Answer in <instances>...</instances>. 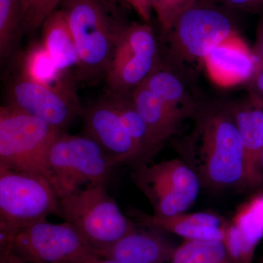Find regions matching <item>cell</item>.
Wrapping results in <instances>:
<instances>
[{
	"label": "cell",
	"mask_w": 263,
	"mask_h": 263,
	"mask_svg": "<svg viewBox=\"0 0 263 263\" xmlns=\"http://www.w3.org/2000/svg\"><path fill=\"white\" fill-rule=\"evenodd\" d=\"M131 94L108 93V96L117 110L123 127L139 151L141 156L139 169H141L151 162L148 129L133 102Z\"/></svg>",
	"instance_id": "cell-22"
},
{
	"label": "cell",
	"mask_w": 263,
	"mask_h": 263,
	"mask_svg": "<svg viewBox=\"0 0 263 263\" xmlns=\"http://www.w3.org/2000/svg\"><path fill=\"white\" fill-rule=\"evenodd\" d=\"M83 133L95 140L119 164L140 168L138 148L123 127L117 110L107 96L84 109Z\"/></svg>",
	"instance_id": "cell-12"
},
{
	"label": "cell",
	"mask_w": 263,
	"mask_h": 263,
	"mask_svg": "<svg viewBox=\"0 0 263 263\" xmlns=\"http://www.w3.org/2000/svg\"><path fill=\"white\" fill-rule=\"evenodd\" d=\"M106 186L87 185L60 198L59 216L70 223L94 252L120 239L138 226L123 214Z\"/></svg>",
	"instance_id": "cell-5"
},
{
	"label": "cell",
	"mask_w": 263,
	"mask_h": 263,
	"mask_svg": "<svg viewBox=\"0 0 263 263\" xmlns=\"http://www.w3.org/2000/svg\"><path fill=\"white\" fill-rule=\"evenodd\" d=\"M203 65L214 84L228 88L249 82L257 69V60L253 50L235 32L209 53Z\"/></svg>",
	"instance_id": "cell-14"
},
{
	"label": "cell",
	"mask_w": 263,
	"mask_h": 263,
	"mask_svg": "<svg viewBox=\"0 0 263 263\" xmlns=\"http://www.w3.org/2000/svg\"><path fill=\"white\" fill-rule=\"evenodd\" d=\"M227 4L238 8H251L261 3L262 0H221Z\"/></svg>",
	"instance_id": "cell-31"
},
{
	"label": "cell",
	"mask_w": 263,
	"mask_h": 263,
	"mask_svg": "<svg viewBox=\"0 0 263 263\" xmlns=\"http://www.w3.org/2000/svg\"><path fill=\"white\" fill-rule=\"evenodd\" d=\"M131 95L148 129L149 159L152 161L164 143L174 136L183 120L144 84L138 86Z\"/></svg>",
	"instance_id": "cell-17"
},
{
	"label": "cell",
	"mask_w": 263,
	"mask_h": 263,
	"mask_svg": "<svg viewBox=\"0 0 263 263\" xmlns=\"http://www.w3.org/2000/svg\"><path fill=\"white\" fill-rule=\"evenodd\" d=\"M170 263H235L220 240H185Z\"/></svg>",
	"instance_id": "cell-23"
},
{
	"label": "cell",
	"mask_w": 263,
	"mask_h": 263,
	"mask_svg": "<svg viewBox=\"0 0 263 263\" xmlns=\"http://www.w3.org/2000/svg\"><path fill=\"white\" fill-rule=\"evenodd\" d=\"M160 65L152 27L148 23L124 26L105 77L108 93L133 92Z\"/></svg>",
	"instance_id": "cell-9"
},
{
	"label": "cell",
	"mask_w": 263,
	"mask_h": 263,
	"mask_svg": "<svg viewBox=\"0 0 263 263\" xmlns=\"http://www.w3.org/2000/svg\"><path fill=\"white\" fill-rule=\"evenodd\" d=\"M112 1H124V0H112Z\"/></svg>",
	"instance_id": "cell-34"
},
{
	"label": "cell",
	"mask_w": 263,
	"mask_h": 263,
	"mask_svg": "<svg viewBox=\"0 0 263 263\" xmlns=\"http://www.w3.org/2000/svg\"><path fill=\"white\" fill-rule=\"evenodd\" d=\"M235 32V24L226 12L197 2L183 10L165 33L170 57L178 65H203L209 53Z\"/></svg>",
	"instance_id": "cell-7"
},
{
	"label": "cell",
	"mask_w": 263,
	"mask_h": 263,
	"mask_svg": "<svg viewBox=\"0 0 263 263\" xmlns=\"http://www.w3.org/2000/svg\"><path fill=\"white\" fill-rule=\"evenodd\" d=\"M181 119L196 114L197 105L182 81L172 70L160 65L143 83Z\"/></svg>",
	"instance_id": "cell-21"
},
{
	"label": "cell",
	"mask_w": 263,
	"mask_h": 263,
	"mask_svg": "<svg viewBox=\"0 0 263 263\" xmlns=\"http://www.w3.org/2000/svg\"><path fill=\"white\" fill-rule=\"evenodd\" d=\"M63 0H22L24 30L31 34L42 27L45 21Z\"/></svg>",
	"instance_id": "cell-25"
},
{
	"label": "cell",
	"mask_w": 263,
	"mask_h": 263,
	"mask_svg": "<svg viewBox=\"0 0 263 263\" xmlns=\"http://www.w3.org/2000/svg\"><path fill=\"white\" fill-rule=\"evenodd\" d=\"M8 104L62 131L82 117L84 110L77 93L43 86L21 73L10 83Z\"/></svg>",
	"instance_id": "cell-11"
},
{
	"label": "cell",
	"mask_w": 263,
	"mask_h": 263,
	"mask_svg": "<svg viewBox=\"0 0 263 263\" xmlns=\"http://www.w3.org/2000/svg\"><path fill=\"white\" fill-rule=\"evenodd\" d=\"M11 249L27 263H71L98 256L67 221L44 220L26 227L15 234Z\"/></svg>",
	"instance_id": "cell-10"
},
{
	"label": "cell",
	"mask_w": 263,
	"mask_h": 263,
	"mask_svg": "<svg viewBox=\"0 0 263 263\" xmlns=\"http://www.w3.org/2000/svg\"><path fill=\"white\" fill-rule=\"evenodd\" d=\"M202 0H152V10L157 15L162 30L168 32L181 13Z\"/></svg>",
	"instance_id": "cell-26"
},
{
	"label": "cell",
	"mask_w": 263,
	"mask_h": 263,
	"mask_svg": "<svg viewBox=\"0 0 263 263\" xmlns=\"http://www.w3.org/2000/svg\"><path fill=\"white\" fill-rule=\"evenodd\" d=\"M164 233L138 224L136 229L95 253L123 263H170L177 247Z\"/></svg>",
	"instance_id": "cell-13"
},
{
	"label": "cell",
	"mask_w": 263,
	"mask_h": 263,
	"mask_svg": "<svg viewBox=\"0 0 263 263\" xmlns=\"http://www.w3.org/2000/svg\"><path fill=\"white\" fill-rule=\"evenodd\" d=\"M250 84L252 100L251 103L263 108V68L259 67L249 81Z\"/></svg>",
	"instance_id": "cell-27"
},
{
	"label": "cell",
	"mask_w": 263,
	"mask_h": 263,
	"mask_svg": "<svg viewBox=\"0 0 263 263\" xmlns=\"http://www.w3.org/2000/svg\"><path fill=\"white\" fill-rule=\"evenodd\" d=\"M252 50L257 60V68H263V21L259 22L257 27L255 44Z\"/></svg>",
	"instance_id": "cell-29"
},
{
	"label": "cell",
	"mask_w": 263,
	"mask_h": 263,
	"mask_svg": "<svg viewBox=\"0 0 263 263\" xmlns=\"http://www.w3.org/2000/svg\"><path fill=\"white\" fill-rule=\"evenodd\" d=\"M133 179L149 200L153 214L162 217L186 213L201 186L196 173L181 158L149 164L135 171Z\"/></svg>",
	"instance_id": "cell-8"
},
{
	"label": "cell",
	"mask_w": 263,
	"mask_h": 263,
	"mask_svg": "<svg viewBox=\"0 0 263 263\" xmlns=\"http://www.w3.org/2000/svg\"><path fill=\"white\" fill-rule=\"evenodd\" d=\"M180 153L204 187L217 191L255 187L231 109H210L200 114Z\"/></svg>",
	"instance_id": "cell-1"
},
{
	"label": "cell",
	"mask_w": 263,
	"mask_h": 263,
	"mask_svg": "<svg viewBox=\"0 0 263 263\" xmlns=\"http://www.w3.org/2000/svg\"><path fill=\"white\" fill-rule=\"evenodd\" d=\"M261 263H263V256H262V262H261Z\"/></svg>",
	"instance_id": "cell-35"
},
{
	"label": "cell",
	"mask_w": 263,
	"mask_h": 263,
	"mask_svg": "<svg viewBox=\"0 0 263 263\" xmlns=\"http://www.w3.org/2000/svg\"><path fill=\"white\" fill-rule=\"evenodd\" d=\"M263 238V192L241 205L227 226L223 243L235 263H253Z\"/></svg>",
	"instance_id": "cell-16"
},
{
	"label": "cell",
	"mask_w": 263,
	"mask_h": 263,
	"mask_svg": "<svg viewBox=\"0 0 263 263\" xmlns=\"http://www.w3.org/2000/svg\"><path fill=\"white\" fill-rule=\"evenodd\" d=\"M71 263H123L119 262V261L116 260V259L104 258V257H100L99 256L92 257L84 260L79 261V262H71Z\"/></svg>",
	"instance_id": "cell-32"
},
{
	"label": "cell",
	"mask_w": 263,
	"mask_h": 263,
	"mask_svg": "<svg viewBox=\"0 0 263 263\" xmlns=\"http://www.w3.org/2000/svg\"><path fill=\"white\" fill-rule=\"evenodd\" d=\"M48 163L59 197L73 193L83 185L108 183L119 165L95 140L86 135L60 132L52 143Z\"/></svg>",
	"instance_id": "cell-6"
},
{
	"label": "cell",
	"mask_w": 263,
	"mask_h": 263,
	"mask_svg": "<svg viewBox=\"0 0 263 263\" xmlns=\"http://www.w3.org/2000/svg\"><path fill=\"white\" fill-rule=\"evenodd\" d=\"M239 133L246 162L254 186L262 184L263 155V108L253 104L235 105L231 108Z\"/></svg>",
	"instance_id": "cell-18"
},
{
	"label": "cell",
	"mask_w": 263,
	"mask_h": 263,
	"mask_svg": "<svg viewBox=\"0 0 263 263\" xmlns=\"http://www.w3.org/2000/svg\"><path fill=\"white\" fill-rule=\"evenodd\" d=\"M21 74L29 80L68 93H76L75 76L57 68L43 43L29 46L22 60Z\"/></svg>",
	"instance_id": "cell-20"
},
{
	"label": "cell",
	"mask_w": 263,
	"mask_h": 263,
	"mask_svg": "<svg viewBox=\"0 0 263 263\" xmlns=\"http://www.w3.org/2000/svg\"><path fill=\"white\" fill-rule=\"evenodd\" d=\"M136 12L145 23H148L152 16V0H124Z\"/></svg>",
	"instance_id": "cell-28"
},
{
	"label": "cell",
	"mask_w": 263,
	"mask_h": 263,
	"mask_svg": "<svg viewBox=\"0 0 263 263\" xmlns=\"http://www.w3.org/2000/svg\"><path fill=\"white\" fill-rule=\"evenodd\" d=\"M24 29L22 0H0V54H11L21 29Z\"/></svg>",
	"instance_id": "cell-24"
},
{
	"label": "cell",
	"mask_w": 263,
	"mask_h": 263,
	"mask_svg": "<svg viewBox=\"0 0 263 263\" xmlns=\"http://www.w3.org/2000/svg\"><path fill=\"white\" fill-rule=\"evenodd\" d=\"M79 64L76 81L91 83L106 77L124 25L118 23L105 0H63Z\"/></svg>",
	"instance_id": "cell-2"
},
{
	"label": "cell",
	"mask_w": 263,
	"mask_h": 263,
	"mask_svg": "<svg viewBox=\"0 0 263 263\" xmlns=\"http://www.w3.org/2000/svg\"><path fill=\"white\" fill-rule=\"evenodd\" d=\"M0 263H27L19 258L12 251L11 248L0 251Z\"/></svg>",
	"instance_id": "cell-30"
},
{
	"label": "cell",
	"mask_w": 263,
	"mask_h": 263,
	"mask_svg": "<svg viewBox=\"0 0 263 263\" xmlns=\"http://www.w3.org/2000/svg\"><path fill=\"white\" fill-rule=\"evenodd\" d=\"M61 131L8 104L2 105L0 166L42 176L57 191L48 155L52 143Z\"/></svg>",
	"instance_id": "cell-4"
},
{
	"label": "cell",
	"mask_w": 263,
	"mask_h": 263,
	"mask_svg": "<svg viewBox=\"0 0 263 263\" xmlns=\"http://www.w3.org/2000/svg\"><path fill=\"white\" fill-rule=\"evenodd\" d=\"M129 215L138 224L179 235L185 240L222 241L229 223L219 214L212 212L183 213L162 217L132 208Z\"/></svg>",
	"instance_id": "cell-15"
},
{
	"label": "cell",
	"mask_w": 263,
	"mask_h": 263,
	"mask_svg": "<svg viewBox=\"0 0 263 263\" xmlns=\"http://www.w3.org/2000/svg\"><path fill=\"white\" fill-rule=\"evenodd\" d=\"M57 68L71 75L79 64V53L67 15L63 8L56 10L42 26V41Z\"/></svg>",
	"instance_id": "cell-19"
},
{
	"label": "cell",
	"mask_w": 263,
	"mask_h": 263,
	"mask_svg": "<svg viewBox=\"0 0 263 263\" xmlns=\"http://www.w3.org/2000/svg\"><path fill=\"white\" fill-rule=\"evenodd\" d=\"M60 197L47 179L0 166V251L26 227L59 216Z\"/></svg>",
	"instance_id": "cell-3"
},
{
	"label": "cell",
	"mask_w": 263,
	"mask_h": 263,
	"mask_svg": "<svg viewBox=\"0 0 263 263\" xmlns=\"http://www.w3.org/2000/svg\"><path fill=\"white\" fill-rule=\"evenodd\" d=\"M261 167H262V184H263V155L262 157V162H261ZM261 184V185H262Z\"/></svg>",
	"instance_id": "cell-33"
}]
</instances>
